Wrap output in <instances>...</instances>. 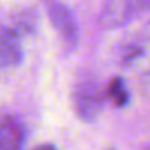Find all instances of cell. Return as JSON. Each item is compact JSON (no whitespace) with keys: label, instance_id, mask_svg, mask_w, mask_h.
Segmentation results:
<instances>
[{"label":"cell","instance_id":"obj_3","mask_svg":"<svg viewBox=\"0 0 150 150\" xmlns=\"http://www.w3.org/2000/svg\"><path fill=\"white\" fill-rule=\"evenodd\" d=\"M49 16L55 29L60 33L62 39L65 44L74 47L78 44V23H76L74 16H73L71 10L66 8L65 5L58 4V2H50L49 4Z\"/></svg>","mask_w":150,"mask_h":150},{"label":"cell","instance_id":"obj_6","mask_svg":"<svg viewBox=\"0 0 150 150\" xmlns=\"http://www.w3.org/2000/svg\"><path fill=\"white\" fill-rule=\"evenodd\" d=\"M107 97L113 102L116 107H124L129 102V92H127L124 81L121 78H113L107 89Z\"/></svg>","mask_w":150,"mask_h":150},{"label":"cell","instance_id":"obj_5","mask_svg":"<svg viewBox=\"0 0 150 150\" xmlns=\"http://www.w3.org/2000/svg\"><path fill=\"white\" fill-rule=\"evenodd\" d=\"M24 126L16 118H5L0 121V150H23Z\"/></svg>","mask_w":150,"mask_h":150},{"label":"cell","instance_id":"obj_1","mask_svg":"<svg viewBox=\"0 0 150 150\" xmlns=\"http://www.w3.org/2000/svg\"><path fill=\"white\" fill-rule=\"evenodd\" d=\"M73 102L78 115L86 121H92L100 115L105 103V94L100 84L92 78L76 82L73 91Z\"/></svg>","mask_w":150,"mask_h":150},{"label":"cell","instance_id":"obj_4","mask_svg":"<svg viewBox=\"0 0 150 150\" xmlns=\"http://www.w3.org/2000/svg\"><path fill=\"white\" fill-rule=\"evenodd\" d=\"M23 60L20 36L15 29L4 28L0 29V68L16 66Z\"/></svg>","mask_w":150,"mask_h":150},{"label":"cell","instance_id":"obj_8","mask_svg":"<svg viewBox=\"0 0 150 150\" xmlns=\"http://www.w3.org/2000/svg\"><path fill=\"white\" fill-rule=\"evenodd\" d=\"M34 150H57L53 145H50V144H42V145H39V147H36Z\"/></svg>","mask_w":150,"mask_h":150},{"label":"cell","instance_id":"obj_2","mask_svg":"<svg viewBox=\"0 0 150 150\" xmlns=\"http://www.w3.org/2000/svg\"><path fill=\"white\" fill-rule=\"evenodd\" d=\"M145 11H150V0H107L100 13V24L107 29H113Z\"/></svg>","mask_w":150,"mask_h":150},{"label":"cell","instance_id":"obj_7","mask_svg":"<svg viewBox=\"0 0 150 150\" xmlns=\"http://www.w3.org/2000/svg\"><path fill=\"white\" fill-rule=\"evenodd\" d=\"M142 91L147 95V98L150 100V69L142 76Z\"/></svg>","mask_w":150,"mask_h":150}]
</instances>
